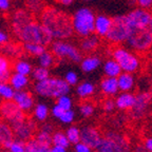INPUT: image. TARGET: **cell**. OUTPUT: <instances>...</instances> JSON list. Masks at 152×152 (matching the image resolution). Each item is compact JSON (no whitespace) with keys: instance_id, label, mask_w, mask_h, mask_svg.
Listing matches in <instances>:
<instances>
[{"instance_id":"obj_53","label":"cell","mask_w":152,"mask_h":152,"mask_svg":"<svg viewBox=\"0 0 152 152\" xmlns=\"http://www.w3.org/2000/svg\"><path fill=\"white\" fill-rule=\"evenodd\" d=\"M134 152H149V151H148L147 148H146L144 145L138 144V145H136L135 148H134Z\"/></svg>"},{"instance_id":"obj_39","label":"cell","mask_w":152,"mask_h":152,"mask_svg":"<svg viewBox=\"0 0 152 152\" xmlns=\"http://www.w3.org/2000/svg\"><path fill=\"white\" fill-rule=\"evenodd\" d=\"M56 104L64 110H71L73 108V99L69 94L62 95L56 99Z\"/></svg>"},{"instance_id":"obj_13","label":"cell","mask_w":152,"mask_h":152,"mask_svg":"<svg viewBox=\"0 0 152 152\" xmlns=\"http://www.w3.org/2000/svg\"><path fill=\"white\" fill-rule=\"evenodd\" d=\"M0 115L4 119V121L10 125H14L17 121L23 119L26 113L15 104L14 100H4L0 104Z\"/></svg>"},{"instance_id":"obj_49","label":"cell","mask_w":152,"mask_h":152,"mask_svg":"<svg viewBox=\"0 0 152 152\" xmlns=\"http://www.w3.org/2000/svg\"><path fill=\"white\" fill-rule=\"evenodd\" d=\"M11 7V0H0V11L7 12Z\"/></svg>"},{"instance_id":"obj_56","label":"cell","mask_w":152,"mask_h":152,"mask_svg":"<svg viewBox=\"0 0 152 152\" xmlns=\"http://www.w3.org/2000/svg\"><path fill=\"white\" fill-rule=\"evenodd\" d=\"M0 152H10V151H9V150H7V149H4V150H1V151H0Z\"/></svg>"},{"instance_id":"obj_8","label":"cell","mask_w":152,"mask_h":152,"mask_svg":"<svg viewBox=\"0 0 152 152\" xmlns=\"http://www.w3.org/2000/svg\"><path fill=\"white\" fill-rule=\"evenodd\" d=\"M51 51L56 58L69 60L71 62H80L83 59V52L79 48L68 40H55L51 45Z\"/></svg>"},{"instance_id":"obj_51","label":"cell","mask_w":152,"mask_h":152,"mask_svg":"<svg viewBox=\"0 0 152 152\" xmlns=\"http://www.w3.org/2000/svg\"><path fill=\"white\" fill-rule=\"evenodd\" d=\"M142 145L147 148L148 151L152 152V136H148V137H146L145 140H144V142H142Z\"/></svg>"},{"instance_id":"obj_12","label":"cell","mask_w":152,"mask_h":152,"mask_svg":"<svg viewBox=\"0 0 152 152\" xmlns=\"http://www.w3.org/2000/svg\"><path fill=\"white\" fill-rule=\"evenodd\" d=\"M152 102V94L150 91H142L136 94L135 104L130 111L131 118L140 121L147 115Z\"/></svg>"},{"instance_id":"obj_19","label":"cell","mask_w":152,"mask_h":152,"mask_svg":"<svg viewBox=\"0 0 152 152\" xmlns=\"http://www.w3.org/2000/svg\"><path fill=\"white\" fill-rule=\"evenodd\" d=\"M136 94L132 92H121L115 96V104L116 108L121 111H131L134 104H135Z\"/></svg>"},{"instance_id":"obj_45","label":"cell","mask_w":152,"mask_h":152,"mask_svg":"<svg viewBox=\"0 0 152 152\" xmlns=\"http://www.w3.org/2000/svg\"><path fill=\"white\" fill-rule=\"evenodd\" d=\"M74 152H94L93 149L83 142H79L74 145Z\"/></svg>"},{"instance_id":"obj_52","label":"cell","mask_w":152,"mask_h":152,"mask_svg":"<svg viewBox=\"0 0 152 152\" xmlns=\"http://www.w3.org/2000/svg\"><path fill=\"white\" fill-rule=\"evenodd\" d=\"M52 152H68V149L64 147H59V146H52L51 147Z\"/></svg>"},{"instance_id":"obj_40","label":"cell","mask_w":152,"mask_h":152,"mask_svg":"<svg viewBox=\"0 0 152 152\" xmlns=\"http://www.w3.org/2000/svg\"><path fill=\"white\" fill-rule=\"evenodd\" d=\"M76 113L73 109L71 110H64V112L62 113V115L60 116V118L58 121L64 125H71L74 121H75Z\"/></svg>"},{"instance_id":"obj_37","label":"cell","mask_w":152,"mask_h":152,"mask_svg":"<svg viewBox=\"0 0 152 152\" xmlns=\"http://www.w3.org/2000/svg\"><path fill=\"white\" fill-rule=\"evenodd\" d=\"M31 75L33 76V78L35 79L36 81H42V80L48 79L49 77H51L49 69H45V68H42V66H40L34 68Z\"/></svg>"},{"instance_id":"obj_26","label":"cell","mask_w":152,"mask_h":152,"mask_svg":"<svg viewBox=\"0 0 152 152\" xmlns=\"http://www.w3.org/2000/svg\"><path fill=\"white\" fill-rule=\"evenodd\" d=\"M9 83L12 86L15 91L26 90L28 88V83H30V79H28V76L15 73L14 72V73L11 74V76H10Z\"/></svg>"},{"instance_id":"obj_6","label":"cell","mask_w":152,"mask_h":152,"mask_svg":"<svg viewBox=\"0 0 152 152\" xmlns=\"http://www.w3.org/2000/svg\"><path fill=\"white\" fill-rule=\"evenodd\" d=\"M97 152H131V144L125 134L116 130L104 133L102 142L96 149Z\"/></svg>"},{"instance_id":"obj_35","label":"cell","mask_w":152,"mask_h":152,"mask_svg":"<svg viewBox=\"0 0 152 152\" xmlns=\"http://www.w3.org/2000/svg\"><path fill=\"white\" fill-rule=\"evenodd\" d=\"M95 111H96V108H95L94 104L89 102H83L78 107V113L80 114L81 117H85V118L92 117L95 114Z\"/></svg>"},{"instance_id":"obj_58","label":"cell","mask_w":152,"mask_h":152,"mask_svg":"<svg viewBox=\"0 0 152 152\" xmlns=\"http://www.w3.org/2000/svg\"><path fill=\"white\" fill-rule=\"evenodd\" d=\"M83 1H88L89 2V1H93V0H83Z\"/></svg>"},{"instance_id":"obj_27","label":"cell","mask_w":152,"mask_h":152,"mask_svg":"<svg viewBox=\"0 0 152 152\" xmlns=\"http://www.w3.org/2000/svg\"><path fill=\"white\" fill-rule=\"evenodd\" d=\"M49 114H50V108L48 107V104L43 102L35 104V108L33 110V116L36 121H40V123L45 121L49 117Z\"/></svg>"},{"instance_id":"obj_34","label":"cell","mask_w":152,"mask_h":152,"mask_svg":"<svg viewBox=\"0 0 152 152\" xmlns=\"http://www.w3.org/2000/svg\"><path fill=\"white\" fill-rule=\"evenodd\" d=\"M26 53H28L31 56H36L39 57L42 53H45L47 51L45 45H38V43H24L23 47Z\"/></svg>"},{"instance_id":"obj_57","label":"cell","mask_w":152,"mask_h":152,"mask_svg":"<svg viewBox=\"0 0 152 152\" xmlns=\"http://www.w3.org/2000/svg\"><path fill=\"white\" fill-rule=\"evenodd\" d=\"M150 92H151V94H152V83H151V87H150Z\"/></svg>"},{"instance_id":"obj_30","label":"cell","mask_w":152,"mask_h":152,"mask_svg":"<svg viewBox=\"0 0 152 152\" xmlns=\"http://www.w3.org/2000/svg\"><path fill=\"white\" fill-rule=\"evenodd\" d=\"M13 70H14L15 73L28 76L31 75L32 72H33V66H32V64L30 62L26 61V60H18L13 66Z\"/></svg>"},{"instance_id":"obj_2","label":"cell","mask_w":152,"mask_h":152,"mask_svg":"<svg viewBox=\"0 0 152 152\" xmlns=\"http://www.w3.org/2000/svg\"><path fill=\"white\" fill-rule=\"evenodd\" d=\"M16 34L19 40L23 43H38L45 47L52 45L53 36L50 31L43 26L41 22L33 21L28 22V24L20 28Z\"/></svg>"},{"instance_id":"obj_25","label":"cell","mask_w":152,"mask_h":152,"mask_svg":"<svg viewBox=\"0 0 152 152\" xmlns=\"http://www.w3.org/2000/svg\"><path fill=\"white\" fill-rule=\"evenodd\" d=\"M99 45V37L96 34H92V35L81 38L80 43H79V49L83 53H92L97 50Z\"/></svg>"},{"instance_id":"obj_50","label":"cell","mask_w":152,"mask_h":152,"mask_svg":"<svg viewBox=\"0 0 152 152\" xmlns=\"http://www.w3.org/2000/svg\"><path fill=\"white\" fill-rule=\"evenodd\" d=\"M9 41V35L5 32L0 30V45H4Z\"/></svg>"},{"instance_id":"obj_5","label":"cell","mask_w":152,"mask_h":152,"mask_svg":"<svg viewBox=\"0 0 152 152\" xmlns=\"http://www.w3.org/2000/svg\"><path fill=\"white\" fill-rule=\"evenodd\" d=\"M96 15L90 7H83L75 11L72 16V26L74 34L83 38L94 34Z\"/></svg>"},{"instance_id":"obj_38","label":"cell","mask_w":152,"mask_h":152,"mask_svg":"<svg viewBox=\"0 0 152 152\" xmlns=\"http://www.w3.org/2000/svg\"><path fill=\"white\" fill-rule=\"evenodd\" d=\"M52 135H53V133L48 132V131H45L40 128V130L36 133L35 138L39 142L43 144V145L50 146L51 147V145H52Z\"/></svg>"},{"instance_id":"obj_44","label":"cell","mask_w":152,"mask_h":152,"mask_svg":"<svg viewBox=\"0 0 152 152\" xmlns=\"http://www.w3.org/2000/svg\"><path fill=\"white\" fill-rule=\"evenodd\" d=\"M28 7L33 12H38L42 10V0H28Z\"/></svg>"},{"instance_id":"obj_24","label":"cell","mask_w":152,"mask_h":152,"mask_svg":"<svg viewBox=\"0 0 152 152\" xmlns=\"http://www.w3.org/2000/svg\"><path fill=\"white\" fill-rule=\"evenodd\" d=\"M102 73L104 74V76L107 77H114V78H117L121 73H123V70H121V66L118 64V62L114 58H108L102 62Z\"/></svg>"},{"instance_id":"obj_29","label":"cell","mask_w":152,"mask_h":152,"mask_svg":"<svg viewBox=\"0 0 152 152\" xmlns=\"http://www.w3.org/2000/svg\"><path fill=\"white\" fill-rule=\"evenodd\" d=\"M26 152H52V150L50 146L43 145L34 137L26 142Z\"/></svg>"},{"instance_id":"obj_11","label":"cell","mask_w":152,"mask_h":152,"mask_svg":"<svg viewBox=\"0 0 152 152\" xmlns=\"http://www.w3.org/2000/svg\"><path fill=\"white\" fill-rule=\"evenodd\" d=\"M13 127V130L15 133V137L17 140L28 142V140L34 138L33 136L36 135V129H37V124L34 118L31 117H24L21 121H17L14 125H11Z\"/></svg>"},{"instance_id":"obj_23","label":"cell","mask_w":152,"mask_h":152,"mask_svg":"<svg viewBox=\"0 0 152 152\" xmlns=\"http://www.w3.org/2000/svg\"><path fill=\"white\" fill-rule=\"evenodd\" d=\"M117 81H118L121 92H132L136 86L135 75L132 73H127V72H123L117 77Z\"/></svg>"},{"instance_id":"obj_28","label":"cell","mask_w":152,"mask_h":152,"mask_svg":"<svg viewBox=\"0 0 152 152\" xmlns=\"http://www.w3.org/2000/svg\"><path fill=\"white\" fill-rule=\"evenodd\" d=\"M11 76V64L7 57L0 54V81H9Z\"/></svg>"},{"instance_id":"obj_9","label":"cell","mask_w":152,"mask_h":152,"mask_svg":"<svg viewBox=\"0 0 152 152\" xmlns=\"http://www.w3.org/2000/svg\"><path fill=\"white\" fill-rule=\"evenodd\" d=\"M126 43L135 53H147L152 49V34L148 28L133 31Z\"/></svg>"},{"instance_id":"obj_10","label":"cell","mask_w":152,"mask_h":152,"mask_svg":"<svg viewBox=\"0 0 152 152\" xmlns=\"http://www.w3.org/2000/svg\"><path fill=\"white\" fill-rule=\"evenodd\" d=\"M126 19L132 31H138V30H146L149 26L152 19V13L147 10L134 9L126 14Z\"/></svg>"},{"instance_id":"obj_33","label":"cell","mask_w":152,"mask_h":152,"mask_svg":"<svg viewBox=\"0 0 152 152\" xmlns=\"http://www.w3.org/2000/svg\"><path fill=\"white\" fill-rule=\"evenodd\" d=\"M15 90L7 81H0V98L3 100H12Z\"/></svg>"},{"instance_id":"obj_20","label":"cell","mask_w":152,"mask_h":152,"mask_svg":"<svg viewBox=\"0 0 152 152\" xmlns=\"http://www.w3.org/2000/svg\"><path fill=\"white\" fill-rule=\"evenodd\" d=\"M14 140L15 133L13 127L7 121H0V145L4 149H9Z\"/></svg>"},{"instance_id":"obj_31","label":"cell","mask_w":152,"mask_h":152,"mask_svg":"<svg viewBox=\"0 0 152 152\" xmlns=\"http://www.w3.org/2000/svg\"><path fill=\"white\" fill-rule=\"evenodd\" d=\"M52 145L53 146H59V147L64 148H69V146L71 145L66 137V132H62V131H54L52 135Z\"/></svg>"},{"instance_id":"obj_22","label":"cell","mask_w":152,"mask_h":152,"mask_svg":"<svg viewBox=\"0 0 152 152\" xmlns=\"http://www.w3.org/2000/svg\"><path fill=\"white\" fill-rule=\"evenodd\" d=\"M31 21V14L28 11H26V10H18V11H16L12 18V28L14 33H17L20 28H22L26 24H28V22Z\"/></svg>"},{"instance_id":"obj_59","label":"cell","mask_w":152,"mask_h":152,"mask_svg":"<svg viewBox=\"0 0 152 152\" xmlns=\"http://www.w3.org/2000/svg\"><path fill=\"white\" fill-rule=\"evenodd\" d=\"M94 152H97V151H94Z\"/></svg>"},{"instance_id":"obj_4","label":"cell","mask_w":152,"mask_h":152,"mask_svg":"<svg viewBox=\"0 0 152 152\" xmlns=\"http://www.w3.org/2000/svg\"><path fill=\"white\" fill-rule=\"evenodd\" d=\"M112 58L116 60L123 72L135 74L142 68V60L137 53L125 45H115L111 50Z\"/></svg>"},{"instance_id":"obj_42","label":"cell","mask_w":152,"mask_h":152,"mask_svg":"<svg viewBox=\"0 0 152 152\" xmlns=\"http://www.w3.org/2000/svg\"><path fill=\"white\" fill-rule=\"evenodd\" d=\"M64 79L69 83L71 87L77 86L79 83V76H78V74H77V72H75V71H68L64 74Z\"/></svg>"},{"instance_id":"obj_7","label":"cell","mask_w":152,"mask_h":152,"mask_svg":"<svg viewBox=\"0 0 152 152\" xmlns=\"http://www.w3.org/2000/svg\"><path fill=\"white\" fill-rule=\"evenodd\" d=\"M132 32V28L127 22L126 15H118L113 18V24L106 39L114 45H121L127 42Z\"/></svg>"},{"instance_id":"obj_55","label":"cell","mask_w":152,"mask_h":152,"mask_svg":"<svg viewBox=\"0 0 152 152\" xmlns=\"http://www.w3.org/2000/svg\"><path fill=\"white\" fill-rule=\"evenodd\" d=\"M148 30H149V31H150V33L152 34V19H151V22H150L149 26H148Z\"/></svg>"},{"instance_id":"obj_15","label":"cell","mask_w":152,"mask_h":152,"mask_svg":"<svg viewBox=\"0 0 152 152\" xmlns=\"http://www.w3.org/2000/svg\"><path fill=\"white\" fill-rule=\"evenodd\" d=\"M13 100L24 113H30L35 108V99L31 92L28 90L15 91Z\"/></svg>"},{"instance_id":"obj_43","label":"cell","mask_w":152,"mask_h":152,"mask_svg":"<svg viewBox=\"0 0 152 152\" xmlns=\"http://www.w3.org/2000/svg\"><path fill=\"white\" fill-rule=\"evenodd\" d=\"M102 110L106 113H112V112L115 111L116 108V104H115V99H113L112 97H107L106 99L102 102Z\"/></svg>"},{"instance_id":"obj_18","label":"cell","mask_w":152,"mask_h":152,"mask_svg":"<svg viewBox=\"0 0 152 152\" xmlns=\"http://www.w3.org/2000/svg\"><path fill=\"white\" fill-rule=\"evenodd\" d=\"M79 64H80L81 71L85 73H93V72L97 71L102 66V58L95 54H89L87 56H83Z\"/></svg>"},{"instance_id":"obj_14","label":"cell","mask_w":152,"mask_h":152,"mask_svg":"<svg viewBox=\"0 0 152 152\" xmlns=\"http://www.w3.org/2000/svg\"><path fill=\"white\" fill-rule=\"evenodd\" d=\"M80 142L90 146L93 150H96L102 142V137L99 129L93 125H85L80 128Z\"/></svg>"},{"instance_id":"obj_47","label":"cell","mask_w":152,"mask_h":152,"mask_svg":"<svg viewBox=\"0 0 152 152\" xmlns=\"http://www.w3.org/2000/svg\"><path fill=\"white\" fill-rule=\"evenodd\" d=\"M64 112V110L62 109L61 107H59L57 104H55L52 107V109H51V114H52L56 119H59Z\"/></svg>"},{"instance_id":"obj_16","label":"cell","mask_w":152,"mask_h":152,"mask_svg":"<svg viewBox=\"0 0 152 152\" xmlns=\"http://www.w3.org/2000/svg\"><path fill=\"white\" fill-rule=\"evenodd\" d=\"M113 24V18L106 14H98L96 15L95 18V28H94V34L98 37H107L109 34L110 30Z\"/></svg>"},{"instance_id":"obj_54","label":"cell","mask_w":152,"mask_h":152,"mask_svg":"<svg viewBox=\"0 0 152 152\" xmlns=\"http://www.w3.org/2000/svg\"><path fill=\"white\" fill-rule=\"evenodd\" d=\"M57 2L60 3L64 7H69V5H71L74 2V0H57Z\"/></svg>"},{"instance_id":"obj_48","label":"cell","mask_w":152,"mask_h":152,"mask_svg":"<svg viewBox=\"0 0 152 152\" xmlns=\"http://www.w3.org/2000/svg\"><path fill=\"white\" fill-rule=\"evenodd\" d=\"M3 49H5L7 51H4L7 54L9 55H16L17 54V48L13 45H9V43H5L3 45Z\"/></svg>"},{"instance_id":"obj_3","label":"cell","mask_w":152,"mask_h":152,"mask_svg":"<svg viewBox=\"0 0 152 152\" xmlns=\"http://www.w3.org/2000/svg\"><path fill=\"white\" fill-rule=\"evenodd\" d=\"M34 91L37 95L45 98H55L71 92V86L64 78L49 77L42 81H36L34 85Z\"/></svg>"},{"instance_id":"obj_17","label":"cell","mask_w":152,"mask_h":152,"mask_svg":"<svg viewBox=\"0 0 152 152\" xmlns=\"http://www.w3.org/2000/svg\"><path fill=\"white\" fill-rule=\"evenodd\" d=\"M99 90L106 97H114L119 94V87L117 78L104 76L99 83Z\"/></svg>"},{"instance_id":"obj_21","label":"cell","mask_w":152,"mask_h":152,"mask_svg":"<svg viewBox=\"0 0 152 152\" xmlns=\"http://www.w3.org/2000/svg\"><path fill=\"white\" fill-rule=\"evenodd\" d=\"M75 93L77 95V97L80 98V99H89L92 96H94L95 93H96V86L92 81H81V83H79L78 85L76 86Z\"/></svg>"},{"instance_id":"obj_1","label":"cell","mask_w":152,"mask_h":152,"mask_svg":"<svg viewBox=\"0 0 152 152\" xmlns=\"http://www.w3.org/2000/svg\"><path fill=\"white\" fill-rule=\"evenodd\" d=\"M41 23L50 31L55 40H66L74 34L72 19L55 7L42 10Z\"/></svg>"},{"instance_id":"obj_36","label":"cell","mask_w":152,"mask_h":152,"mask_svg":"<svg viewBox=\"0 0 152 152\" xmlns=\"http://www.w3.org/2000/svg\"><path fill=\"white\" fill-rule=\"evenodd\" d=\"M66 134L70 144H72V145H75V144L80 142V128H78L77 126L68 127L66 130Z\"/></svg>"},{"instance_id":"obj_32","label":"cell","mask_w":152,"mask_h":152,"mask_svg":"<svg viewBox=\"0 0 152 152\" xmlns=\"http://www.w3.org/2000/svg\"><path fill=\"white\" fill-rule=\"evenodd\" d=\"M56 61V57L53 54L52 52H49V51H45V53L40 55L38 57V64L39 66L45 68V69H50L55 64Z\"/></svg>"},{"instance_id":"obj_46","label":"cell","mask_w":152,"mask_h":152,"mask_svg":"<svg viewBox=\"0 0 152 152\" xmlns=\"http://www.w3.org/2000/svg\"><path fill=\"white\" fill-rule=\"evenodd\" d=\"M138 7L152 12V0H134Z\"/></svg>"},{"instance_id":"obj_41","label":"cell","mask_w":152,"mask_h":152,"mask_svg":"<svg viewBox=\"0 0 152 152\" xmlns=\"http://www.w3.org/2000/svg\"><path fill=\"white\" fill-rule=\"evenodd\" d=\"M26 142H23V140L15 138L12 144L10 145L7 150L10 152H26Z\"/></svg>"}]
</instances>
